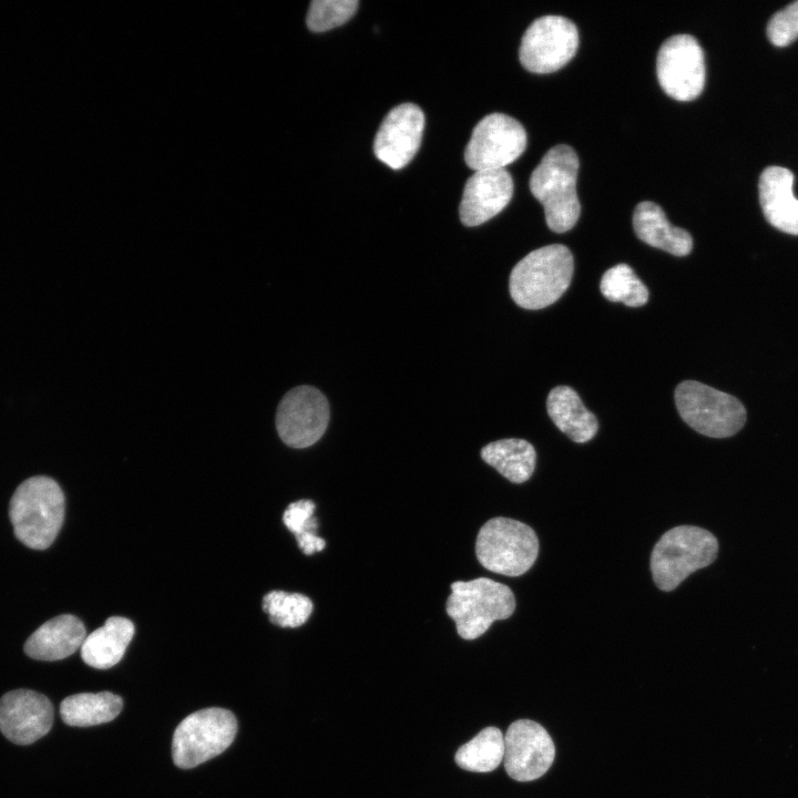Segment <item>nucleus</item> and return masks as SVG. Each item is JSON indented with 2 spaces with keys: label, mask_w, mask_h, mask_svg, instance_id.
<instances>
[{
  "label": "nucleus",
  "mask_w": 798,
  "mask_h": 798,
  "mask_svg": "<svg viewBox=\"0 0 798 798\" xmlns=\"http://www.w3.org/2000/svg\"><path fill=\"white\" fill-rule=\"evenodd\" d=\"M53 723L49 698L30 689H14L0 698V732L12 743L29 745L47 735Z\"/></svg>",
  "instance_id": "obj_14"
},
{
  "label": "nucleus",
  "mask_w": 798,
  "mask_h": 798,
  "mask_svg": "<svg viewBox=\"0 0 798 798\" xmlns=\"http://www.w3.org/2000/svg\"><path fill=\"white\" fill-rule=\"evenodd\" d=\"M579 32L573 21L556 14L536 18L522 35L519 58L529 71L546 73L562 68L575 54Z\"/></svg>",
  "instance_id": "obj_9"
},
{
  "label": "nucleus",
  "mask_w": 798,
  "mask_h": 798,
  "mask_svg": "<svg viewBox=\"0 0 798 798\" xmlns=\"http://www.w3.org/2000/svg\"><path fill=\"white\" fill-rule=\"evenodd\" d=\"M577 171L575 151L570 145L556 144L546 151L531 174V193L542 203L546 224L553 232H566L579 219Z\"/></svg>",
  "instance_id": "obj_1"
},
{
  "label": "nucleus",
  "mask_w": 798,
  "mask_h": 798,
  "mask_svg": "<svg viewBox=\"0 0 798 798\" xmlns=\"http://www.w3.org/2000/svg\"><path fill=\"white\" fill-rule=\"evenodd\" d=\"M514 610L511 589L488 577L453 582L446 604L458 634L464 640L478 638L494 621L510 617Z\"/></svg>",
  "instance_id": "obj_5"
},
{
  "label": "nucleus",
  "mask_w": 798,
  "mask_h": 798,
  "mask_svg": "<svg viewBox=\"0 0 798 798\" xmlns=\"http://www.w3.org/2000/svg\"><path fill=\"white\" fill-rule=\"evenodd\" d=\"M263 610L273 624L294 628L308 620L313 602L304 594L272 591L263 597Z\"/></svg>",
  "instance_id": "obj_27"
},
{
  "label": "nucleus",
  "mask_w": 798,
  "mask_h": 798,
  "mask_svg": "<svg viewBox=\"0 0 798 798\" xmlns=\"http://www.w3.org/2000/svg\"><path fill=\"white\" fill-rule=\"evenodd\" d=\"M633 227L637 237L649 246L675 256H686L692 252V235L672 225L662 207L654 202L643 201L635 206Z\"/></svg>",
  "instance_id": "obj_19"
},
{
  "label": "nucleus",
  "mask_w": 798,
  "mask_h": 798,
  "mask_svg": "<svg viewBox=\"0 0 798 798\" xmlns=\"http://www.w3.org/2000/svg\"><path fill=\"white\" fill-rule=\"evenodd\" d=\"M600 288L606 299L628 307H641L648 300V289L626 264L607 269L602 276Z\"/></svg>",
  "instance_id": "obj_25"
},
{
  "label": "nucleus",
  "mask_w": 798,
  "mask_h": 798,
  "mask_svg": "<svg viewBox=\"0 0 798 798\" xmlns=\"http://www.w3.org/2000/svg\"><path fill=\"white\" fill-rule=\"evenodd\" d=\"M656 73L662 89L672 98L689 101L697 98L705 85L704 52L690 34H674L661 45Z\"/></svg>",
  "instance_id": "obj_11"
},
{
  "label": "nucleus",
  "mask_w": 798,
  "mask_h": 798,
  "mask_svg": "<svg viewBox=\"0 0 798 798\" xmlns=\"http://www.w3.org/2000/svg\"><path fill=\"white\" fill-rule=\"evenodd\" d=\"M86 632L74 615L63 614L42 624L24 643L28 656L39 661H59L81 648Z\"/></svg>",
  "instance_id": "obj_18"
},
{
  "label": "nucleus",
  "mask_w": 798,
  "mask_h": 798,
  "mask_svg": "<svg viewBox=\"0 0 798 798\" xmlns=\"http://www.w3.org/2000/svg\"><path fill=\"white\" fill-rule=\"evenodd\" d=\"M794 174L780 166L765 168L759 178V201L766 219L777 229L798 235V200Z\"/></svg>",
  "instance_id": "obj_17"
},
{
  "label": "nucleus",
  "mask_w": 798,
  "mask_h": 798,
  "mask_svg": "<svg viewBox=\"0 0 798 798\" xmlns=\"http://www.w3.org/2000/svg\"><path fill=\"white\" fill-rule=\"evenodd\" d=\"M475 553L480 564L487 570L507 576H519L534 564L539 553V540L528 524L498 516L481 526Z\"/></svg>",
  "instance_id": "obj_6"
},
{
  "label": "nucleus",
  "mask_w": 798,
  "mask_h": 798,
  "mask_svg": "<svg viewBox=\"0 0 798 798\" xmlns=\"http://www.w3.org/2000/svg\"><path fill=\"white\" fill-rule=\"evenodd\" d=\"M718 542L709 531L679 525L665 532L651 554L653 580L662 591L676 589L693 572L713 563Z\"/></svg>",
  "instance_id": "obj_4"
},
{
  "label": "nucleus",
  "mask_w": 798,
  "mask_h": 798,
  "mask_svg": "<svg viewBox=\"0 0 798 798\" xmlns=\"http://www.w3.org/2000/svg\"><path fill=\"white\" fill-rule=\"evenodd\" d=\"M133 635L134 625L130 620L110 617L84 638L81 657L91 667L110 668L121 661Z\"/></svg>",
  "instance_id": "obj_20"
},
{
  "label": "nucleus",
  "mask_w": 798,
  "mask_h": 798,
  "mask_svg": "<svg viewBox=\"0 0 798 798\" xmlns=\"http://www.w3.org/2000/svg\"><path fill=\"white\" fill-rule=\"evenodd\" d=\"M546 409L554 424L574 442H587L597 432L596 417L567 386H557L550 391Z\"/></svg>",
  "instance_id": "obj_21"
},
{
  "label": "nucleus",
  "mask_w": 798,
  "mask_h": 798,
  "mask_svg": "<svg viewBox=\"0 0 798 798\" xmlns=\"http://www.w3.org/2000/svg\"><path fill=\"white\" fill-rule=\"evenodd\" d=\"M503 757L504 736L499 728L490 726L460 746L454 760L462 769L488 773L494 770Z\"/></svg>",
  "instance_id": "obj_24"
},
{
  "label": "nucleus",
  "mask_w": 798,
  "mask_h": 798,
  "mask_svg": "<svg viewBox=\"0 0 798 798\" xmlns=\"http://www.w3.org/2000/svg\"><path fill=\"white\" fill-rule=\"evenodd\" d=\"M525 146L526 133L519 121L503 113H491L474 126L464 161L475 172L501 170L515 161Z\"/></svg>",
  "instance_id": "obj_10"
},
{
  "label": "nucleus",
  "mask_w": 798,
  "mask_h": 798,
  "mask_svg": "<svg viewBox=\"0 0 798 798\" xmlns=\"http://www.w3.org/2000/svg\"><path fill=\"white\" fill-rule=\"evenodd\" d=\"M236 732L237 720L229 710L218 707L197 710L174 732L173 761L183 769L194 768L227 749Z\"/></svg>",
  "instance_id": "obj_8"
},
{
  "label": "nucleus",
  "mask_w": 798,
  "mask_h": 798,
  "mask_svg": "<svg viewBox=\"0 0 798 798\" xmlns=\"http://www.w3.org/2000/svg\"><path fill=\"white\" fill-rule=\"evenodd\" d=\"M424 129V115L413 103L395 106L383 119L374 142L379 161L392 170L406 166L417 153Z\"/></svg>",
  "instance_id": "obj_15"
},
{
  "label": "nucleus",
  "mask_w": 798,
  "mask_h": 798,
  "mask_svg": "<svg viewBox=\"0 0 798 798\" xmlns=\"http://www.w3.org/2000/svg\"><path fill=\"white\" fill-rule=\"evenodd\" d=\"M9 515L19 541L34 550L49 548L64 518V495L60 485L49 477L27 479L11 498Z\"/></svg>",
  "instance_id": "obj_3"
},
{
  "label": "nucleus",
  "mask_w": 798,
  "mask_h": 798,
  "mask_svg": "<svg viewBox=\"0 0 798 798\" xmlns=\"http://www.w3.org/2000/svg\"><path fill=\"white\" fill-rule=\"evenodd\" d=\"M512 194L513 180L505 168L474 172L464 185L459 207L462 224H483L508 205Z\"/></svg>",
  "instance_id": "obj_16"
},
{
  "label": "nucleus",
  "mask_w": 798,
  "mask_h": 798,
  "mask_svg": "<svg viewBox=\"0 0 798 798\" xmlns=\"http://www.w3.org/2000/svg\"><path fill=\"white\" fill-rule=\"evenodd\" d=\"M767 35L776 47H786L798 38V1L771 17L767 25Z\"/></svg>",
  "instance_id": "obj_29"
},
{
  "label": "nucleus",
  "mask_w": 798,
  "mask_h": 798,
  "mask_svg": "<svg viewBox=\"0 0 798 798\" xmlns=\"http://www.w3.org/2000/svg\"><path fill=\"white\" fill-rule=\"evenodd\" d=\"M481 458L509 481L522 483L534 471L536 453L530 442L511 438L488 443L481 449Z\"/></svg>",
  "instance_id": "obj_22"
},
{
  "label": "nucleus",
  "mask_w": 798,
  "mask_h": 798,
  "mask_svg": "<svg viewBox=\"0 0 798 798\" xmlns=\"http://www.w3.org/2000/svg\"><path fill=\"white\" fill-rule=\"evenodd\" d=\"M329 421V405L325 395L311 386L290 389L280 400L276 412V429L284 443L301 449L316 443Z\"/></svg>",
  "instance_id": "obj_12"
},
{
  "label": "nucleus",
  "mask_w": 798,
  "mask_h": 798,
  "mask_svg": "<svg viewBox=\"0 0 798 798\" xmlns=\"http://www.w3.org/2000/svg\"><path fill=\"white\" fill-rule=\"evenodd\" d=\"M555 748L548 732L530 719L512 723L504 736V768L518 781L544 775L553 763Z\"/></svg>",
  "instance_id": "obj_13"
},
{
  "label": "nucleus",
  "mask_w": 798,
  "mask_h": 798,
  "mask_svg": "<svg viewBox=\"0 0 798 798\" xmlns=\"http://www.w3.org/2000/svg\"><path fill=\"white\" fill-rule=\"evenodd\" d=\"M573 270V255L566 246L552 244L536 248L512 268L510 295L525 309L548 307L569 288Z\"/></svg>",
  "instance_id": "obj_2"
},
{
  "label": "nucleus",
  "mask_w": 798,
  "mask_h": 798,
  "mask_svg": "<svg viewBox=\"0 0 798 798\" xmlns=\"http://www.w3.org/2000/svg\"><path fill=\"white\" fill-rule=\"evenodd\" d=\"M122 707V698L110 692L80 693L62 700L60 714L66 725L85 727L113 720Z\"/></svg>",
  "instance_id": "obj_23"
},
{
  "label": "nucleus",
  "mask_w": 798,
  "mask_h": 798,
  "mask_svg": "<svg viewBox=\"0 0 798 798\" xmlns=\"http://www.w3.org/2000/svg\"><path fill=\"white\" fill-rule=\"evenodd\" d=\"M357 0H314L306 24L310 31L324 32L347 22L357 11Z\"/></svg>",
  "instance_id": "obj_28"
},
{
  "label": "nucleus",
  "mask_w": 798,
  "mask_h": 798,
  "mask_svg": "<svg viewBox=\"0 0 798 798\" xmlns=\"http://www.w3.org/2000/svg\"><path fill=\"white\" fill-rule=\"evenodd\" d=\"M314 511L315 503L303 499L290 503L283 514L284 524L294 533L299 549L306 555L320 552L326 546V541L316 534L318 521Z\"/></svg>",
  "instance_id": "obj_26"
},
{
  "label": "nucleus",
  "mask_w": 798,
  "mask_h": 798,
  "mask_svg": "<svg viewBox=\"0 0 798 798\" xmlns=\"http://www.w3.org/2000/svg\"><path fill=\"white\" fill-rule=\"evenodd\" d=\"M674 396L681 418L700 434L727 438L746 421V409L737 398L699 381H682Z\"/></svg>",
  "instance_id": "obj_7"
}]
</instances>
